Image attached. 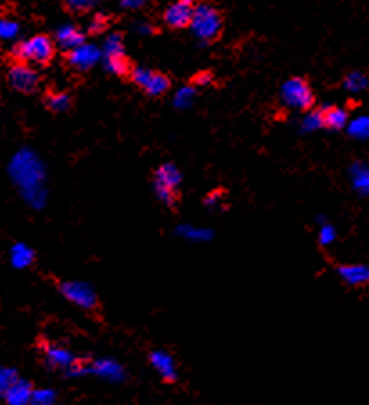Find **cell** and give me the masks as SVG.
Here are the masks:
<instances>
[{
	"label": "cell",
	"instance_id": "cell-2",
	"mask_svg": "<svg viewBox=\"0 0 369 405\" xmlns=\"http://www.w3.org/2000/svg\"><path fill=\"white\" fill-rule=\"evenodd\" d=\"M222 25L224 19L216 8L209 4H198L193 8V17L189 22V28L196 37L204 42H213L222 34Z\"/></svg>",
	"mask_w": 369,
	"mask_h": 405
},
{
	"label": "cell",
	"instance_id": "cell-27",
	"mask_svg": "<svg viewBox=\"0 0 369 405\" xmlns=\"http://www.w3.org/2000/svg\"><path fill=\"white\" fill-rule=\"evenodd\" d=\"M17 380V373L14 369L10 368H0V396H4V393L8 391V387Z\"/></svg>",
	"mask_w": 369,
	"mask_h": 405
},
{
	"label": "cell",
	"instance_id": "cell-12",
	"mask_svg": "<svg viewBox=\"0 0 369 405\" xmlns=\"http://www.w3.org/2000/svg\"><path fill=\"white\" fill-rule=\"evenodd\" d=\"M180 182H182V173L178 172V168L173 163L162 164L155 173V186L157 187H168V189L177 191Z\"/></svg>",
	"mask_w": 369,
	"mask_h": 405
},
{
	"label": "cell",
	"instance_id": "cell-4",
	"mask_svg": "<svg viewBox=\"0 0 369 405\" xmlns=\"http://www.w3.org/2000/svg\"><path fill=\"white\" fill-rule=\"evenodd\" d=\"M281 98L290 108L295 110H310L315 103V96L303 78L288 79L281 89Z\"/></svg>",
	"mask_w": 369,
	"mask_h": 405
},
{
	"label": "cell",
	"instance_id": "cell-34",
	"mask_svg": "<svg viewBox=\"0 0 369 405\" xmlns=\"http://www.w3.org/2000/svg\"><path fill=\"white\" fill-rule=\"evenodd\" d=\"M145 2V0H125V6L127 8H137V6H140Z\"/></svg>",
	"mask_w": 369,
	"mask_h": 405
},
{
	"label": "cell",
	"instance_id": "cell-30",
	"mask_svg": "<svg viewBox=\"0 0 369 405\" xmlns=\"http://www.w3.org/2000/svg\"><path fill=\"white\" fill-rule=\"evenodd\" d=\"M335 238H337V233L332 225H323L321 231H319V243L324 245V247H326V245H332Z\"/></svg>",
	"mask_w": 369,
	"mask_h": 405
},
{
	"label": "cell",
	"instance_id": "cell-15",
	"mask_svg": "<svg viewBox=\"0 0 369 405\" xmlns=\"http://www.w3.org/2000/svg\"><path fill=\"white\" fill-rule=\"evenodd\" d=\"M56 43L61 49H74V47L85 43V34L81 33L80 29H76L74 25H63V28L58 29L56 33Z\"/></svg>",
	"mask_w": 369,
	"mask_h": 405
},
{
	"label": "cell",
	"instance_id": "cell-23",
	"mask_svg": "<svg viewBox=\"0 0 369 405\" xmlns=\"http://www.w3.org/2000/svg\"><path fill=\"white\" fill-rule=\"evenodd\" d=\"M56 402V393L51 389H36L31 395V404L36 405H51Z\"/></svg>",
	"mask_w": 369,
	"mask_h": 405
},
{
	"label": "cell",
	"instance_id": "cell-14",
	"mask_svg": "<svg viewBox=\"0 0 369 405\" xmlns=\"http://www.w3.org/2000/svg\"><path fill=\"white\" fill-rule=\"evenodd\" d=\"M337 272L351 287L366 284L369 281V269L366 265H341Z\"/></svg>",
	"mask_w": 369,
	"mask_h": 405
},
{
	"label": "cell",
	"instance_id": "cell-8",
	"mask_svg": "<svg viewBox=\"0 0 369 405\" xmlns=\"http://www.w3.org/2000/svg\"><path fill=\"white\" fill-rule=\"evenodd\" d=\"M99 58H101V51L98 47L90 45V43H81L74 49H70L67 54V63L76 70H89L90 67L98 63Z\"/></svg>",
	"mask_w": 369,
	"mask_h": 405
},
{
	"label": "cell",
	"instance_id": "cell-28",
	"mask_svg": "<svg viewBox=\"0 0 369 405\" xmlns=\"http://www.w3.org/2000/svg\"><path fill=\"white\" fill-rule=\"evenodd\" d=\"M368 87V78L360 72H353L346 78V89L350 90H360Z\"/></svg>",
	"mask_w": 369,
	"mask_h": 405
},
{
	"label": "cell",
	"instance_id": "cell-13",
	"mask_svg": "<svg viewBox=\"0 0 369 405\" xmlns=\"http://www.w3.org/2000/svg\"><path fill=\"white\" fill-rule=\"evenodd\" d=\"M31 395H33V386L25 380H14L10 387H8V391L4 393L6 402L10 405H25L31 404Z\"/></svg>",
	"mask_w": 369,
	"mask_h": 405
},
{
	"label": "cell",
	"instance_id": "cell-32",
	"mask_svg": "<svg viewBox=\"0 0 369 405\" xmlns=\"http://www.w3.org/2000/svg\"><path fill=\"white\" fill-rule=\"evenodd\" d=\"M193 83L195 85L213 83V74H211V72H207V70H204V72H198V74L195 76V79H193Z\"/></svg>",
	"mask_w": 369,
	"mask_h": 405
},
{
	"label": "cell",
	"instance_id": "cell-29",
	"mask_svg": "<svg viewBox=\"0 0 369 405\" xmlns=\"http://www.w3.org/2000/svg\"><path fill=\"white\" fill-rule=\"evenodd\" d=\"M99 0H65V4L69 10L72 11H89L90 8L98 4Z\"/></svg>",
	"mask_w": 369,
	"mask_h": 405
},
{
	"label": "cell",
	"instance_id": "cell-17",
	"mask_svg": "<svg viewBox=\"0 0 369 405\" xmlns=\"http://www.w3.org/2000/svg\"><path fill=\"white\" fill-rule=\"evenodd\" d=\"M351 182L360 195H368L369 191V169L366 164L357 163L351 166Z\"/></svg>",
	"mask_w": 369,
	"mask_h": 405
},
{
	"label": "cell",
	"instance_id": "cell-33",
	"mask_svg": "<svg viewBox=\"0 0 369 405\" xmlns=\"http://www.w3.org/2000/svg\"><path fill=\"white\" fill-rule=\"evenodd\" d=\"M193 90L191 89H182L180 92L177 94V103H180V105H186L189 99H193Z\"/></svg>",
	"mask_w": 369,
	"mask_h": 405
},
{
	"label": "cell",
	"instance_id": "cell-19",
	"mask_svg": "<svg viewBox=\"0 0 369 405\" xmlns=\"http://www.w3.org/2000/svg\"><path fill=\"white\" fill-rule=\"evenodd\" d=\"M92 369L96 375L108 378V380H121L123 378V368L114 360H98Z\"/></svg>",
	"mask_w": 369,
	"mask_h": 405
},
{
	"label": "cell",
	"instance_id": "cell-6",
	"mask_svg": "<svg viewBox=\"0 0 369 405\" xmlns=\"http://www.w3.org/2000/svg\"><path fill=\"white\" fill-rule=\"evenodd\" d=\"M60 292L63 293V298L69 299L70 303L78 304L87 312H92L98 308V295L90 284L80 283V281H67V283L60 284Z\"/></svg>",
	"mask_w": 369,
	"mask_h": 405
},
{
	"label": "cell",
	"instance_id": "cell-3",
	"mask_svg": "<svg viewBox=\"0 0 369 405\" xmlns=\"http://www.w3.org/2000/svg\"><path fill=\"white\" fill-rule=\"evenodd\" d=\"M54 42L47 34H36V37L29 38L25 42L19 43L14 47V58L19 61H34L40 65H47L54 56Z\"/></svg>",
	"mask_w": 369,
	"mask_h": 405
},
{
	"label": "cell",
	"instance_id": "cell-11",
	"mask_svg": "<svg viewBox=\"0 0 369 405\" xmlns=\"http://www.w3.org/2000/svg\"><path fill=\"white\" fill-rule=\"evenodd\" d=\"M150 362L166 382H175L177 380V366H175V360L171 355L166 353V351H154L150 355Z\"/></svg>",
	"mask_w": 369,
	"mask_h": 405
},
{
	"label": "cell",
	"instance_id": "cell-7",
	"mask_svg": "<svg viewBox=\"0 0 369 405\" xmlns=\"http://www.w3.org/2000/svg\"><path fill=\"white\" fill-rule=\"evenodd\" d=\"M8 81L14 90L22 94H31L38 89L40 83V76L33 67L25 63V61H17L8 72Z\"/></svg>",
	"mask_w": 369,
	"mask_h": 405
},
{
	"label": "cell",
	"instance_id": "cell-20",
	"mask_svg": "<svg viewBox=\"0 0 369 405\" xmlns=\"http://www.w3.org/2000/svg\"><path fill=\"white\" fill-rule=\"evenodd\" d=\"M70 105H72L70 96L65 92H49L45 96V107L49 108V110H52V112H67L70 108Z\"/></svg>",
	"mask_w": 369,
	"mask_h": 405
},
{
	"label": "cell",
	"instance_id": "cell-16",
	"mask_svg": "<svg viewBox=\"0 0 369 405\" xmlns=\"http://www.w3.org/2000/svg\"><path fill=\"white\" fill-rule=\"evenodd\" d=\"M323 121L324 126L332 128V130H341L348 125V112L344 108L328 107L323 110Z\"/></svg>",
	"mask_w": 369,
	"mask_h": 405
},
{
	"label": "cell",
	"instance_id": "cell-24",
	"mask_svg": "<svg viewBox=\"0 0 369 405\" xmlns=\"http://www.w3.org/2000/svg\"><path fill=\"white\" fill-rule=\"evenodd\" d=\"M121 52H125L121 34H110L107 38V45H105V56H108V54H121Z\"/></svg>",
	"mask_w": 369,
	"mask_h": 405
},
{
	"label": "cell",
	"instance_id": "cell-31",
	"mask_svg": "<svg viewBox=\"0 0 369 405\" xmlns=\"http://www.w3.org/2000/svg\"><path fill=\"white\" fill-rule=\"evenodd\" d=\"M105 28H107V20H105L101 14H98V17L94 19V22L90 23V33H101Z\"/></svg>",
	"mask_w": 369,
	"mask_h": 405
},
{
	"label": "cell",
	"instance_id": "cell-18",
	"mask_svg": "<svg viewBox=\"0 0 369 405\" xmlns=\"http://www.w3.org/2000/svg\"><path fill=\"white\" fill-rule=\"evenodd\" d=\"M34 261V252L25 243H17L11 249V265L14 269H25Z\"/></svg>",
	"mask_w": 369,
	"mask_h": 405
},
{
	"label": "cell",
	"instance_id": "cell-5",
	"mask_svg": "<svg viewBox=\"0 0 369 405\" xmlns=\"http://www.w3.org/2000/svg\"><path fill=\"white\" fill-rule=\"evenodd\" d=\"M130 78L137 87H140L151 98H159V96L168 92L169 87H171V81H169L168 76L162 74V72H157V70L143 69V67L131 69Z\"/></svg>",
	"mask_w": 369,
	"mask_h": 405
},
{
	"label": "cell",
	"instance_id": "cell-22",
	"mask_svg": "<svg viewBox=\"0 0 369 405\" xmlns=\"http://www.w3.org/2000/svg\"><path fill=\"white\" fill-rule=\"evenodd\" d=\"M350 135L357 137V139H366V137L369 135V119L368 117H357L355 121H351Z\"/></svg>",
	"mask_w": 369,
	"mask_h": 405
},
{
	"label": "cell",
	"instance_id": "cell-9",
	"mask_svg": "<svg viewBox=\"0 0 369 405\" xmlns=\"http://www.w3.org/2000/svg\"><path fill=\"white\" fill-rule=\"evenodd\" d=\"M193 8L195 6L187 0H178L175 4H171L168 10L164 11V22L171 29H184L189 28L193 17Z\"/></svg>",
	"mask_w": 369,
	"mask_h": 405
},
{
	"label": "cell",
	"instance_id": "cell-1",
	"mask_svg": "<svg viewBox=\"0 0 369 405\" xmlns=\"http://www.w3.org/2000/svg\"><path fill=\"white\" fill-rule=\"evenodd\" d=\"M10 175L19 186L20 193L33 207H42L47 191L43 187L45 182V168L42 160L29 149H22L14 155L10 164Z\"/></svg>",
	"mask_w": 369,
	"mask_h": 405
},
{
	"label": "cell",
	"instance_id": "cell-10",
	"mask_svg": "<svg viewBox=\"0 0 369 405\" xmlns=\"http://www.w3.org/2000/svg\"><path fill=\"white\" fill-rule=\"evenodd\" d=\"M45 359L47 364L51 368H60V369H69L72 373H80L81 366L78 364V359L74 355L70 353L69 349L65 348H56V346H49L45 348Z\"/></svg>",
	"mask_w": 369,
	"mask_h": 405
},
{
	"label": "cell",
	"instance_id": "cell-21",
	"mask_svg": "<svg viewBox=\"0 0 369 405\" xmlns=\"http://www.w3.org/2000/svg\"><path fill=\"white\" fill-rule=\"evenodd\" d=\"M107 69L116 76H128L130 74V61H128L127 54H108L107 56Z\"/></svg>",
	"mask_w": 369,
	"mask_h": 405
},
{
	"label": "cell",
	"instance_id": "cell-26",
	"mask_svg": "<svg viewBox=\"0 0 369 405\" xmlns=\"http://www.w3.org/2000/svg\"><path fill=\"white\" fill-rule=\"evenodd\" d=\"M324 121H323V110H317V112L308 114V117L303 121V128L304 130H319V128H323Z\"/></svg>",
	"mask_w": 369,
	"mask_h": 405
},
{
	"label": "cell",
	"instance_id": "cell-25",
	"mask_svg": "<svg viewBox=\"0 0 369 405\" xmlns=\"http://www.w3.org/2000/svg\"><path fill=\"white\" fill-rule=\"evenodd\" d=\"M17 33H19V23L8 19L0 20V38L2 40H11L17 37Z\"/></svg>",
	"mask_w": 369,
	"mask_h": 405
}]
</instances>
